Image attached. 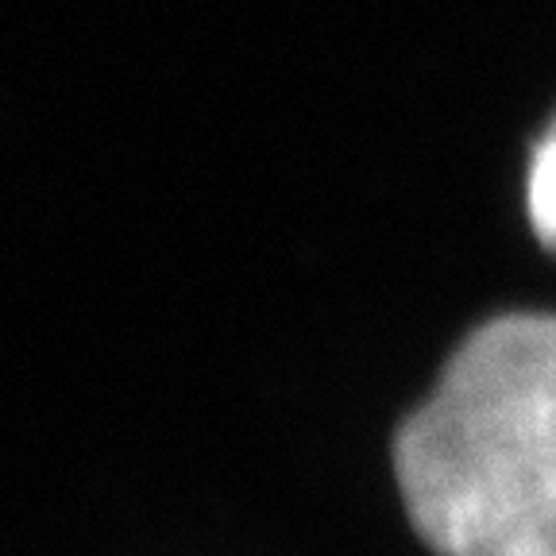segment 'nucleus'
<instances>
[{
    "label": "nucleus",
    "instance_id": "2",
    "mask_svg": "<svg viewBox=\"0 0 556 556\" xmlns=\"http://www.w3.org/2000/svg\"><path fill=\"white\" fill-rule=\"evenodd\" d=\"M530 220L541 243L556 252V131L541 143L530 170Z\"/></svg>",
    "mask_w": 556,
    "mask_h": 556
},
{
    "label": "nucleus",
    "instance_id": "1",
    "mask_svg": "<svg viewBox=\"0 0 556 556\" xmlns=\"http://www.w3.org/2000/svg\"><path fill=\"white\" fill-rule=\"evenodd\" d=\"M394 476L437 556H556V317L471 332L399 429Z\"/></svg>",
    "mask_w": 556,
    "mask_h": 556
}]
</instances>
